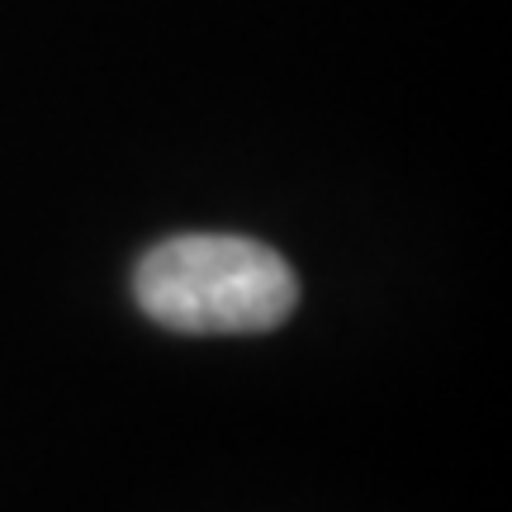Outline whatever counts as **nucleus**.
Wrapping results in <instances>:
<instances>
[{
	"instance_id": "obj_1",
	"label": "nucleus",
	"mask_w": 512,
	"mask_h": 512,
	"mask_svg": "<svg viewBox=\"0 0 512 512\" xmlns=\"http://www.w3.org/2000/svg\"><path fill=\"white\" fill-rule=\"evenodd\" d=\"M138 309L171 332L219 337V332H271L299 304L290 261L252 238L233 233H185L138 261L133 271Z\"/></svg>"
}]
</instances>
